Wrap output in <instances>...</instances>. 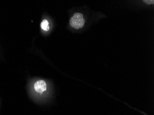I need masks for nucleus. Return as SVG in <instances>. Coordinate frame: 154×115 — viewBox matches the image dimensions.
<instances>
[{
	"mask_svg": "<svg viewBox=\"0 0 154 115\" xmlns=\"http://www.w3.org/2000/svg\"><path fill=\"white\" fill-rule=\"evenodd\" d=\"M70 24L72 27L76 29L82 28L85 24V20L80 13H75L70 20Z\"/></svg>",
	"mask_w": 154,
	"mask_h": 115,
	"instance_id": "f257e3e1",
	"label": "nucleus"
},
{
	"mask_svg": "<svg viewBox=\"0 0 154 115\" xmlns=\"http://www.w3.org/2000/svg\"><path fill=\"white\" fill-rule=\"evenodd\" d=\"M46 84L44 80L37 81L34 84L35 89L38 92H43L46 90Z\"/></svg>",
	"mask_w": 154,
	"mask_h": 115,
	"instance_id": "f03ea898",
	"label": "nucleus"
},
{
	"mask_svg": "<svg viewBox=\"0 0 154 115\" xmlns=\"http://www.w3.org/2000/svg\"><path fill=\"white\" fill-rule=\"evenodd\" d=\"M48 24L49 23L47 20H44L41 24V27L44 31H48L50 29V27L48 26Z\"/></svg>",
	"mask_w": 154,
	"mask_h": 115,
	"instance_id": "7ed1b4c3",
	"label": "nucleus"
},
{
	"mask_svg": "<svg viewBox=\"0 0 154 115\" xmlns=\"http://www.w3.org/2000/svg\"><path fill=\"white\" fill-rule=\"evenodd\" d=\"M144 2L147 3V4H149V5H150V4H153L154 3V1L153 0L152 1H149V0H148V1H144Z\"/></svg>",
	"mask_w": 154,
	"mask_h": 115,
	"instance_id": "20e7f679",
	"label": "nucleus"
}]
</instances>
